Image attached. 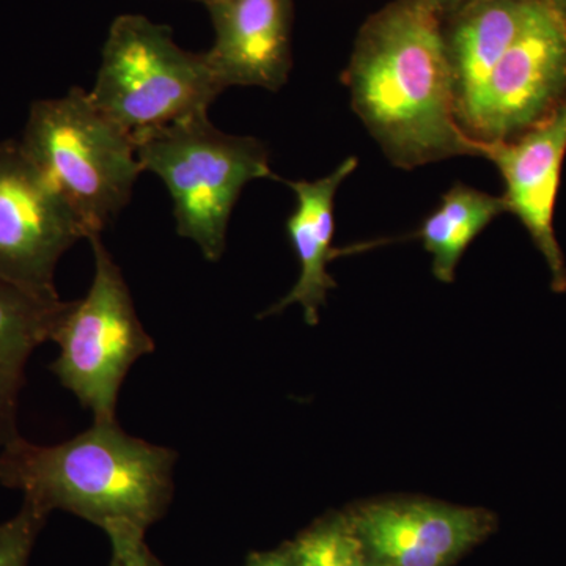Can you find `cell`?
<instances>
[{"mask_svg":"<svg viewBox=\"0 0 566 566\" xmlns=\"http://www.w3.org/2000/svg\"><path fill=\"white\" fill-rule=\"evenodd\" d=\"M283 549L293 566H368L346 515L318 521Z\"/></svg>","mask_w":566,"mask_h":566,"instance_id":"2e32d148","label":"cell"},{"mask_svg":"<svg viewBox=\"0 0 566 566\" xmlns=\"http://www.w3.org/2000/svg\"><path fill=\"white\" fill-rule=\"evenodd\" d=\"M480 156L497 167L504 199L545 256L554 292H566V264L554 230L566 156V95L549 114L515 139L480 144Z\"/></svg>","mask_w":566,"mask_h":566,"instance_id":"30bf717a","label":"cell"},{"mask_svg":"<svg viewBox=\"0 0 566 566\" xmlns=\"http://www.w3.org/2000/svg\"><path fill=\"white\" fill-rule=\"evenodd\" d=\"M532 2L534 0H472L442 21L461 128L483 84L523 28Z\"/></svg>","mask_w":566,"mask_h":566,"instance_id":"4fadbf2b","label":"cell"},{"mask_svg":"<svg viewBox=\"0 0 566 566\" xmlns=\"http://www.w3.org/2000/svg\"><path fill=\"white\" fill-rule=\"evenodd\" d=\"M558 9L566 11V0H551Z\"/></svg>","mask_w":566,"mask_h":566,"instance_id":"44dd1931","label":"cell"},{"mask_svg":"<svg viewBox=\"0 0 566 566\" xmlns=\"http://www.w3.org/2000/svg\"><path fill=\"white\" fill-rule=\"evenodd\" d=\"M142 169L158 175L174 202L177 232L218 262L244 186L277 178L263 142L219 132L208 114L170 123L134 140Z\"/></svg>","mask_w":566,"mask_h":566,"instance_id":"3957f363","label":"cell"},{"mask_svg":"<svg viewBox=\"0 0 566 566\" xmlns=\"http://www.w3.org/2000/svg\"><path fill=\"white\" fill-rule=\"evenodd\" d=\"M20 142L69 200L87 240L102 234L128 205L144 172L133 137L80 87L62 98L33 103Z\"/></svg>","mask_w":566,"mask_h":566,"instance_id":"277c9868","label":"cell"},{"mask_svg":"<svg viewBox=\"0 0 566 566\" xmlns=\"http://www.w3.org/2000/svg\"><path fill=\"white\" fill-rule=\"evenodd\" d=\"M65 304L0 277V447L18 438V398L33 349L51 340Z\"/></svg>","mask_w":566,"mask_h":566,"instance_id":"5bb4252c","label":"cell"},{"mask_svg":"<svg viewBox=\"0 0 566 566\" xmlns=\"http://www.w3.org/2000/svg\"><path fill=\"white\" fill-rule=\"evenodd\" d=\"M214 43L205 52L222 92L281 91L292 71L293 0H210Z\"/></svg>","mask_w":566,"mask_h":566,"instance_id":"8fae6325","label":"cell"},{"mask_svg":"<svg viewBox=\"0 0 566 566\" xmlns=\"http://www.w3.org/2000/svg\"><path fill=\"white\" fill-rule=\"evenodd\" d=\"M566 95V11L534 0L512 46L495 65L463 129L479 144L515 139Z\"/></svg>","mask_w":566,"mask_h":566,"instance_id":"ba28073f","label":"cell"},{"mask_svg":"<svg viewBox=\"0 0 566 566\" xmlns=\"http://www.w3.org/2000/svg\"><path fill=\"white\" fill-rule=\"evenodd\" d=\"M175 460L174 450L133 438L109 420L57 446L11 439L0 452V483L46 515L65 510L104 532H145L172 497Z\"/></svg>","mask_w":566,"mask_h":566,"instance_id":"7a4b0ae2","label":"cell"},{"mask_svg":"<svg viewBox=\"0 0 566 566\" xmlns=\"http://www.w3.org/2000/svg\"><path fill=\"white\" fill-rule=\"evenodd\" d=\"M342 81L394 166L480 156L458 123L442 20L419 0H395L368 18Z\"/></svg>","mask_w":566,"mask_h":566,"instance_id":"6da1fadb","label":"cell"},{"mask_svg":"<svg viewBox=\"0 0 566 566\" xmlns=\"http://www.w3.org/2000/svg\"><path fill=\"white\" fill-rule=\"evenodd\" d=\"M205 54L175 43L172 31L142 14L115 18L88 95L133 140L170 123L208 114L221 95Z\"/></svg>","mask_w":566,"mask_h":566,"instance_id":"5b68a950","label":"cell"},{"mask_svg":"<svg viewBox=\"0 0 566 566\" xmlns=\"http://www.w3.org/2000/svg\"><path fill=\"white\" fill-rule=\"evenodd\" d=\"M91 241L95 275L80 301L66 303L51 340L61 348L51 370L95 422L115 420V406L134 363L155 349L134 308L132 293L102 234Z\"/></svg>","mask_w":566,"mask_h":566,"instance_id":"8992f818","label":"cell"},{"mask_svg":"<svg viewBox=\"0 0 566 566\" xmlns=\"http://www.w3.org/2000/svg\"><path fill=\"white\" fill-rule=\"evenodd\" d=\"M197 2H203L205 6H207V3L210 2V0H197Z\"/></svg>","mask_w":566,"mask_h":566,"instance_id":"7402d4cb","label":"cell"},{"mask_svg":"<svg viewBox=\"0 0 566 566\" xmlns=\"http://www.w3.org/2000/svg\"><path fill=\"white\" fill-rule=\"evenodd\" d=\"M245 566H293L286 551H271V553L252 554Z\"/></svg>","mask_w":566,"mask_h":566,"instance_id":"ffe728a7","label":"cell"},{"mask_svg":"<svg viewBox=\"0 0 566 566\" xmlns=\"http://www.w3.org/2000/svg\"><path fill=\"white\" fill-rule=\"evenodd\" d=\"M368 566H452L494 531L483 509L385 501L346 515Z\"/></svg>","mask_w":566,"mask_h":566,"instance_id":"9c48e42d","label":"cell"},{"mask_svg":"<svg viewBox=\"0 0 566 566\" xmlns=\"http://www.w3.org/2000/svg\"><path fill=\"white\" fill-rule=\"evenodd\" d=\"M357 169V158H346L333 174L316 181H285L296 196V208L286 221V233L300 262V277L292 292L264 315H277L290 305L303 307L305 322L315 326L327 294L337 286L327 273L333 256L335 196Z\"/></svg>","mask_w":566,"mask_h":566,"instance_id":"7c38bea8","label":"cell"},{"mask_svg":"<svg viewBox=\"0 0 566 566\" xmlns=\"http://www.w3.org/2000/svg\"><path fill=\"white\" fill-rule=\"evenodd\" d=\"M111 539V566H163L145 545V532L115 527L106 532Z\"/></svg>","mask_w":566,"mask_h":566,"instance_id":"ac0fdd59","label":"cell"},{"mask_svg":"<svg viewBox=\"0 0 566 566\" xmlns=\"http://www.w3.org/2000/svg\"><path fill=\"white\" fill-rule=\"evenodd\" d=\"M419 2H422L428 10L433 11L436 17L444 21L472 0H419Z\"/></svg>","mask_w":566,"mask_h":566,"instance_id":"d6986e66","label":"cell"},{"mask_svg":"<svg viewBox=\"0 0 566 566\" xmlns=\"http://www.w3.org/2000/svg\"><path fill=\"white\" fill-rule=\"evenodd\" d=\"M502 212H509L504 196H491L457 182L442 196L419 230L424 251L433 256L438 281H455L458 263L472 241Z\"/></svg>","mask_w":566,"mask_h":566,"instance_id":"9a60e30c","label":"cell"},{"mask_svg":"<svg viewBox=\"0 0 566 566\" xmlns=\"http://www.w3.org/2000/svg\"><path fill=\"white\" fill-rule=\"evenodd\" d=\"M46 513L24 501L17 516L0 524V566H28L35 536Z\"/></svg>","mask_w":566,"mask_h":566,"instance_id":"e0dca14e","label":"cell"},{"mask_svg":"<svg viewBox=\"0 0 566 566\" xmlns=\"http://www.w3.org/2000/svg\"><path fill=\"white\" fill-rule=\"evenodd\" d=\"M82 238L87 232L81 219L21 142H0V277L44 300H61L55 268Z\"/></svg>","mask_w":566,"mask_h":566,"instance_id":"52a82bcc","label":"cell"}]
</instances>
